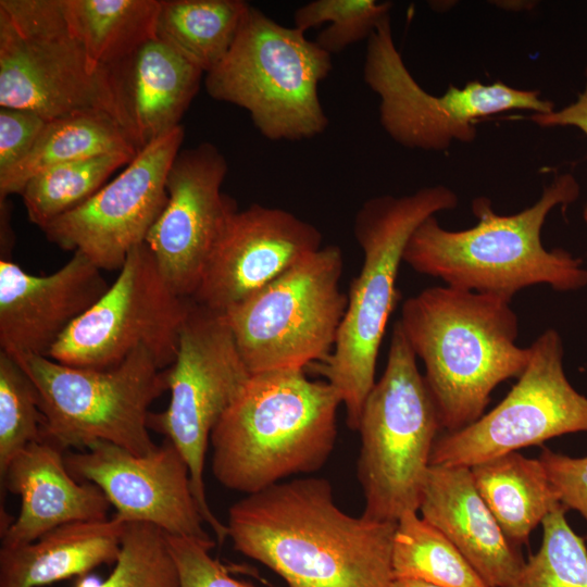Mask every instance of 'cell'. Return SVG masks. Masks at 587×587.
<instances>
[{"label":"cell","mask_w":587,"mask_h":587,"mask_svg":"<svg viewBox=\"0 0 587 587\" xmlns=\"http://www.w3.org/2000/svg\"><path fill=\"white\" fill-rule=\"evenodd\" d=\"M396 524L347 514L320 477L246 495L226 522L234 549L288 587H391Z\"/></svg>","instance_id":"cell-1"},{"label":"cell","mask_w":587,"mask_h":587,"mask_svg":"<svg viewBox=\"0 0 587 587\" xmlns=\"http://www.w3.org/2000/svg\"><path fill=\"white\" fill-rule=\"evenodd\" d=\"M579 196L576 178L564 173L545 186L530 207L510 215L498 214L487 197L472 201L477 223L449 230L435 215L410 236L403 262L415 272L439 278L446 286L496 295L508 300L529 286L549 285L561 292L587 286L580 258L564 249H546L541 229L555 207H566Z\"/></svg>","instance_id":"cell-2"},{"label":"cell","mask_w":587,"mask_h":587,"mask_svg":"<svg viewBox=\"0 0 587 587\" xmlns=\"http://www.w3.org/2000/svg\"><path fill=\"white\" fill-rule=\"evenodd\" d=\"M437 407L441 428L455 432L483 414L492 390L525 371L530 348L516 345L511 301L449 286L408 298L398 320Z\"/></svg>","instance_id":"cell-3"},{"label":"cell","mask_w":587,"mask_h":587,"mask_svg":"<svg viewBox=\"0 0 587 587\" xmlns=\"http://www.w3.org/2000/svg\"><path fill=\"white\" fill-rule=\"evenodd\" d=\"M339 394L304 370L252 374L211 433V470L227 489L246 495L319 471L337 438Z\"/></svg>","instance_id":"cell-4"},{"label":"cell","mask_w":587,"mask_h":587,"mask_svg":"<svg viewBox=\"0 0 587 587\" xmlns=\"http://www.w3.org/2000/svg\"><path fill=\"white\" fill-rule=\"evenodd\" d=\"M458 195L445 185L366 200L355 214L353 235L363 252L351 282L348 304L332 353L311 365L339 394L347 425L358 430L363 404L375 385L385 329L400 299L397 277L405 245L427 217L454 209Z\"/></svg>","instance_id":"cell-5"},{"label":"cell","mask_w":587,"mask_h":587,"mask_svg":"<svg viewBox=\"0 0 587 587\" xmlns=\"http://www.w3.org/2000/svg\"><path fill=\"white\" fill-rule=\"evenodd\" d=\"M332 67V55L303 32L250 5L232 48L204 83L213 99L245 109L265 138L301 140L328 127L319 85Z\"/></svg>","instance_id":"cell-6"},{"label":"cell","mask_w":587,"mask_h":587,"mask_svg":"<svg viewBox=\"0 0 587 587\" xmlns=\"http://www.w3.org/2000/svg\"><path fill=\"white\" fill-rule=\"evenodd\" d=\"M437 407L402 328L394 324L385 371L367 395L358 432L363 516L397 523L417 512L434 444Z\"/></svg>","instance_id":"cell-7"},{"label":"cell","mask_w":587,"mask_h":587,"mask_svg":"<svg viewBox=\"0 0 587 587\" xmlns=\"http://www.w3.org/2000/svg\"><path fill=\"white\" fill-rule=\"evenodd\" d=\"M0 107L47 122L107 114L126 133L111 70L90 62L62 0H0Z\"/></svg>","instance_id":"cell-8"},{"label":"cell","mask_w":587,"mask_h":587,"mask_svg":"<svg viewBox=\"0 0 587 587\" xmlns=\"http://www.w3.org/2000/svg\"><path fill=\"white\" fill-rule=\"evenodd\" d=\"M39 395L41 440L63 451L104 441L134 454L157 448L149 407L167 390L166 370L140 346L120 364L104 370L66 365L48 357L11 354Z\"/></svg>","instance_id":"cell-9"},{"label":"cell","mask_w":587,"mask_h":587,"mask_svg":"<svg viewBox=\"0 0 587 587\" xmlns=\"http://www.w3.org/2000/svg\"><path fill=\"white\" fill-rule=\"evenodd\" d=\"M338 246L321 247L224 314L251 374L323 362L333 351L348 296Z\"/></svg>","instance_id":"cell-10"},{"label":"cell","mask_w":587,"mask_h":587,"mask_svg":"<svg viewBox=\"0 0 587 587\" xmlns=\"http://www.w3.org/2000/svg\"><path fill=\"white\" fill-rule=\"evenodd\" d=\"M251 375L225 314L193 301L179 334L175 361L166 369L168 405L148 416L149 429L162 434L186 461L203 520L221 544L228 537L227 526L207 499L205 453L213 428Z\"/></svg>","instance_id":"cell-11"},{"label":"cell","mask_w":587,"mask_h":587,"mask_svg":"<svg viewBox=\"0 0 587 587\" xmlns=\"http://www.w3.org/2000/svg\"><path fill=\"white\" fill-rule=\"evenodd\" d=\"M363 79L379 98L378 117L386 134L409 149L444 151L453 141L470 143L477 136L476 122L489 115L526 110L553 111L554 104L539 90L511 87L502 82L449 85L442 96L423 89L397 49L390 16L367 39Z\"/></svg>","instance_id":"cell-12"},{"label":"cell","mask_w":587,"mask_h":587,"mask_svg":"<svg viewBox=\"0 0 587 587\" xmlns=\"http://www.w3.org/2000/svg\"><path fill=\"white\" fill-rule=\"evenodd\" d=\"M193 304L163 279L146 242L133 248L103 296L61 336L48 358L104 370L146 347L162 370L175 361L179 334Z\"/></svg>","instance_id":"cell-13"},{"label":"cell","mask_w":587,"mask_h":587,"mask_svg":"<svg viewBox=\"0 0 587 587\" xmlns=\"http://www.w3.org/2000/svg\"><path fill=\"white\" fill-rule=\"evenodd\" d=\"M529 348V362L509 394L471 425L438 436L430 465L471 467L553 437L587 433V397L566 377L560 334L548 328Z\"/></svg>","instance_id":"cell-14"},{"label":"cell","mask_w":587,"mask_h":587,"mask_svg":"<svg viewBox=\"0 0 587 587\" xmlns=\"http://www.w3.org/2000/svg\"><path fill=\"white\" fill-rule=\"evenodd\" d=\"M184 135L179 125L142 148L117 177L41 229L47 239L101 271H120L167 203L166 176Z\"/></svg>","instance_id":"cell-15"},{"label":"cell","mask_w":587,"mask_h":587,"mask_svg":"<svg viewBox=\"0 0 587 587\" xmlns=\"http://www.w3.org/2000/svg\"><path fill=\"white\" fill-rule=\"evenodd\" d=\"M223 153L211 142L182 150L165 182L167 203L146 243L168 287L191 299L236 202L223 193Z\"/></svg>","instance_id":"cell-16"},{"label":"cell","mask_w":587,"mask_h":587,"mask_svg":"<svg viewBox=\"0 0 587 587\" xmlns=\"http://www.w3.org/2000/svg\"><path fill=\"white\" fill-rule=\"evenodd\" d=\"M65 465L78 482L98 486L125 523L151 524L167 535L211 539L196 501L189 467L168 440L137 455L98 441L67 452Z\"/></svg>","instance_id":"cell-17"},{"label":"cell","mask_w":587,"mask_h":587,"mask_svg":"<svg viewBox=\"0 0 587 587\" xmlns=\"http://www.w3.org/2000/svg\"><path fill=\"white\" fill-rule=\"evenodd\" d=\"M321 247V232L291 212L259 203L236 210L191 299L225 313Z\"/></svg>","instance_id":"cell-18"},{"label":"cell","mask_w":587,"mask_h":587,"mask_svg":"<svg viewBox=\"0 0 587 587\" xmlns=\"http://www.w3.org/2000/svg\"><path fill=\"white\" fill-rule=\"evenodd\" d=\"M101 270L85 255L49 275L0 260V346L10 354L48 357L67 328L108 290Z\"/></svg>","instance_id":"cell-19"},{"label":"cell","mask_w":587,"mask_h":587,"mask_svg":"<svg viewBox=\"0 0 587 587\" xmlns=\"http://www.w3.org/2000/svg\"><path fill=\"white\" fill-rule=\"evenodd\" d=\"M65 451L46 441L29 444L0 477L1 489L21 498L17 517L1 532V547L29 544L55 527L108 519L110 502L92 483L67 471Z\"/></svg>","instance_id":"cell-20"},{"label":"cell","mask_w":587,"mask_h":587,"mask_svg":"<svg viewBox=\"0 0 587 587\" xmlns=\"http://www.w3.org/2000/svg\"><path fill=\"white\" fill-rule=\"evenodd\" d=\"M419 511L489 587H505L525 561L478 492L471 467L429 465Z\"/></svg>","instance_id":"cell-21"},{"label":"cell","mask_w":587,"mask_h":587,"mask_svg":"<svg viewBox=\"0 0 587 587\" xmlns=\"http://www.w3.org/2000/svg\"><path fill=\"white\" fill-rule=\"evenodd\" d=\"M110 70L125 130L139 151L180 125L204 73L158 36Z\"/></svg>","instance_id":"cell-22"},{"label":"cell","mask_w":587,"mask_h":587,"mask_svg":"<svg viewBox=\"0 0 587 587\" xmlns=\"http://www.w3.org/2000/svg\"><path fill=\"white\" fill-rule=\"evenodd\" d=\"M126 524L113 515L53 528L18 547L0 548V587H38L83 576L118 559Z\"/></svg>","instance_id":"cell-23"},{"label":"cell","mask_w":587,"mask_h":587,"mask_svg":"<svg viewBox=\"0 0 587 587\" xmlns=\"http://www.w3.org/2000/svg\"><path fill=\"white\" fill-rule=\"evenodd\" d=\"M475 486L515 546L526 544L532 532L560 507L540 459L509 452L471 466Z\"/></svg>","instance_id":"cell-24"},{"label":"cell","mask_w":587,"mask_h":587,"mask_svg":"<svg viewBox=\"0 0 587 587\" xmlns=\"http://www.w3.org/2000/svg\"><path fill=\"white\" fill-rule=\"evenodd\" d=\"M138 152L124 129L107 114L85 113L50 121L30 151L0 174V199L21 195L30 178L55 165L108 153Z\"/></svg>","instance_id":"cell-25"},{"label":"cell","mask_w":587,"mask_h":587,"mask_svg":"<svg viewBox=\"0 0 587 587\" xmlns=\"http://www.w3.org/2000/svg\"><path fill=\"white\" fill-rule=\"evenodd\" d=\"M68 28L90 62L112 67L157 37L161 0H62Z\"/></svg>","instance_id":"cell-26"},{"label":"cell","mask_w":587,"mask_h":587,"mask_svg":"<svg viewBox=\"0 0 587 587\" xmlns=\"http://www.w3.org/2000/svg\"><path fill=\"white\" fill-rule=\"evenodd\" d=\"M249 7L242 0H161L157 36L207 74L228 53Z\"/></svg>","instance_id":"cell-27"},{"label":"cell","mask_w":587,"mask_h":587,"mask_svg":"<svg viewBox=\"0 0 587 587\" xmlns=\"http://www.w3.org/2000/svg\"><path fill=\"white\" fill-rule=\"evenodd\" d=\"M391 565L394 579L440 587H489L459 549L416 512L403 514L396 524Z\"/></svg>","instance_id":"cell-28"},{"label":"cell","mask_w":587,"mask_h":587,"mask_svg":"<svg viewBox=\"0 0 587 587\" xmlns=\"http://www.w3.org/2000/svg\"><path fill=\"white\" fill-rule=\"evenodd\" d=\"M136 155L108 153L50 167L35 175L21 196L30 223L43 229L62 214L79 207L103 187L117 168Z\"/></svg>","instance_id":"cell-29"},{"label":"cell","mask_w":587,"mask_h":587,"mask_svg":"<svg viewBox=\"0 0 587 587\" xmlns=\"http://www.w3.org/2000/svg\"><path fill=\"white\" fill-rule=\"evenodd\" d=\"M561 504L542 521L539 550L505 587H587V546Z\"/></svg>","instance_id":"cell-30"},{"label":"cell","mask_w":587,"mask_h":587,"mask_svg":"<svg viewBox=\"0 0 587 587\" xmlns=\"http://www.w3.org/2000/svg\"><path fill=\"white\" fill-rule=\"evenodd\" d=\"M76 587H179L166 534L148 523H127L110 576L99 583L82 580Z\"/></svg>","instance_id":"cell-31"},{"label":"cell","mask_w":587,"mask_h":587,"mask_svg":"<svg viewBox=\"0 0 587 587\" xmlns=\"http://www.w3.org/2000/svg\"><path fill=\"white\" fill-rule=\"evenodd\" d=\"M39 395L28 374L7 351L0 352V477L29 444L41 440Z\"/></svg>","instance_id":"cell-32"},{"label":"cell","mask_w":587,"mask_h":587,"mask_svg":"<svg viewBox=\"0 0 587 587\" xmlns=\"http://www.w3.org/2000/svg\"><path fill=\"white\" fill-rule=\"evenodd\" d=\"M392 3L375 0H314L296 10L297 29H307L328 23L314 40L330 55L348 46L369 39L377 25L390 16Z\"/></svg>","instance_id":"cell-33"},{"label":"cell","mask_w":587,"mask_h":587,"mask_svg":"<svg viewBox=\"0 0 587 587\" xmlns=\"http://www.w3.org/2000/svg\"><path fill=\"white\" fill-rule=\"evenodd\" d=\"M167 544L178 573L179 587H255L233 578L210 554L212 539L167 535Z\"/></svg>","instance_id":"cell-34"},{"label":"cell","mask_w":587,"mask_h":587,"mask_svg":"<svg viewBox=\"0 0 587 587\" xmlns=\"http://www.w3.org/2000/svg\"><path fill=\"white\" fill-rule=\"evenodd\" d=\"M539 459L560 502L577 511L587 523V455L570 457L545 448Z\"/></svg>","instance_id":"cell-35"},{"label":"cell","mask_w":587,"mask_h":587,"mask_svg":"<svg viewBox=\"0 0 587 587\" xmlns=\"http://www.w3.org/2000/svg\"><path fill=\"white\" fill-rule=\"evenodd\" d=\"M47 123L35 112L0 107V174L30 151Z\"/></svg>","instance_id":"cell-36"},{"label":"cell","mask_w":587,"mask_h":587,"mask_svg":"<svg viewBox=\"0 0 587 587\" xmlns=\"http://www.w3.org/2000/svg\"><path fill=\"white\" fill-rule=\"evenodd\" d=\"M585 76L584 90L573 103L548 113H532L528 120L540 127H576L587 135V68Z\"/></svg>","instance_id":"cell-37"},{"label":"cell","mask_w":587,"mask_h":587,"mask_svg":"<svg viewBox=\"0 0 587 587\" xmlns=\"http://www.w3.org/2000/svg\"><path fill=\"white\" fill-rule=\"evenodd\" d=\"M391 587H440V586H436V585L417 580V579L396 578L394 579Z\"/></svg>","instance_id":"cell-38"},{"label":"cell","mask_w":587,"mask_h":587,"mask_svg":"<svg viewBox=\"0 0 587 587\" xmlns=\"http://www.w3.org/2000/svg\"><path fill=\"white\" fill-rule=\"evenodd\" d=\"M583 218H584L585 223L587 224V201H586L584 210H583Z\"/></svg>","instance_id":"cell-39"}]
</instances>
